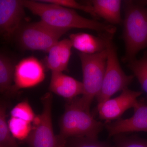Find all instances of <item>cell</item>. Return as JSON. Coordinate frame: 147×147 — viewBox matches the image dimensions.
<instances>
[{
  "mask_svg": "<svg viewBox=\"0 0 147 147\" xmlns=\"http://www.w3.org/2000/svg\"><path fill=\"white\" fill-rule=\"evenodd\" d=\"M68 31L56 28L40 21L22 24L14 36L24 50L48 53Z\"/></svg>",
  "mask_w": 147,
  "mask_h": 147,
  "instance_id": "5b68a950",
  "label": "cell"
},
{
  "mask_svg": "<svg viewBox=\"0 0 147 147\" xmlns=\"http://www.w3.org/2000/svg\"><path fill=\"white\" fill-rule=\"evenodd\" d=\"M107 63L102 87L96 98L100 105L118 92L127 88L134 79V75L125 74L121 68L117 51L113 39L109 40L107 47Z\"/></svg>",
  "mask_w": 147,
  "mask_h": 147,
  "instance_id": "8992f818",
  "label": "cell"
},
{
  "mask_svg": "<svg viewBox=\"0 0 147 147\" xmlns=\"http://www.w3.org/2000/svg\"><path fill=\"white\" fill-rule=\"evenodd\" d=\"M133 108L134 114L130 118L119 119L113 123H105V127L110 137L134 131L147 132L146 101L138 100Z\"/></svg>",
  "mask_w": 147,
  "mask_h": 147,
  "instance_id": "8fae6325",
  "label": "cell"
},
{
  "mask_svg": "<svg viewBox=\"0 0 147 147\" xmlns=\"http://www.w3.org/2000/svg\"><path fill=\"white\" fill-rule=\"evenodd\" d=\"M45 78L44 67L34 57L25 58L15 66L14 84L8 93H15L21 89L35 86Z\"/></svg>",
  "mask_w": 147,
  "mask_h": 147,
  "instance_id": "ba28073f",
  "label": "cell"
},
{
  "mask_svg": "<svg viewBox=\"0 0 147 147\" xmlns=\"http://www.w3.org/2000/svg\"><path fill=\"white\" fill-rule=\"evenodd\" d=\"M53 96L51 93L41 97L42 110L34 121L32 131L26 141L30 147H58L61 138L55 136L52 121Z\"/></svg>",
  "mask_w": 147,
  "mask_h": 147,
  "instance_id": "52a82bcc",
  "label": "cell"
},
{
  "mask_svg": "<svg viewBox=\"0 0 147 147\" xmlns=\"http://www.w3.org/2000/svg\"><path fill=\"white\" fill-rule=\"evenodd\" d=\"M6 104L1 102L0 106V147H19L9 127L6 119Z\"/></svg>",
  "mask_w": 147,
  "mask_h": 147,
  "instance_id": "ac0fdd59",
  "label": "cell"
},
{
  "mask_svg": "<svg viewBox=\"0 0 147 147\" xmlns=\"http://www.w3.org/2000/svg\"><path fill=\"white\" fill-rule=\"evenodd\" d=\"M116 147H147V139L136 136L119 137L116 139Z\"/></svg>",
  "mask_w": 147,
  "mask_h": 147,
  "instance_id": "7402d4cb",
  "label": "cell"
},
{
  "mask_svg": "<svg viewBox=\"0 0 147 147\" xmlns=\"http://www.w3.org/2000/svg\"><path fill=\"white\" fill-rule=\"evenodd\" d=\"M7 123L12 136L20 141L26 140L32 128L30 123L12 117L7 121Z\"/></svg>",
  "mask_w": 147,
  "mask_h": 147,
  "instance_id": "d6986e66",
  "label": "cell"
},
{
  "mask_svg": "<svg viewBox=\"0 0 147 147\" xmlns=\"http://www.w3.org/2000/svg\"><path fill=\"white\" fill-rule=\"evenodd\" d=\"M122 38L125 53L122 61L127 63L147 47V7L134 1L124 2Z\"/></svg>",
  "mask_w": 147,
  "mask_h": 147,
  "instance_id": "7a4b0ae2",
  "label": "cell"
},
{
  "mask_svg": "<svg viewBox=\"0 0 147 147\" xmlns=\"http://www.w3.org/2000/svg\"><path fill=\"white\" fill-rule=\"evenodd\" d=\"M60 138V142L59 145V147H66L65 140V139H62L61 137Z\"/></svg>",
  "mask_w": 147,
  "mask_h": 147,
  "instance_id": "d4e9b609",
  "label": "cell"
},
{
  "mask_svg": "<svg viewBox=\"0 0 147 147\" xmlns=\"http://www.w3.org/2000/svg\"><path fill=\"white\" fill-rule=\"evenodd\" d=\"M11 117L16 118L32 123L35 119L33 110L27 101H22L15 105L10 112Z\"/></svg>",
  "mask_w": 147,
  "mask_h": 147,
  "instance_id": "ffe728a7",
  "label": "cell"
},
{
  "mask_svg": "<svg viewBox=\"0 0 147 147\" xmlns=\"http://www.w3.org/2000/svg\"><path fill=\"white\" fill-rule=\"evenodd\" d=\"M111 39L113 38H106L100 36H95L84 32L72 34L69 35V38L72 47L80 53L88 55L106 50L108 40Z\"/></svg>",
  "mask_w": 147,
  "mask_h": 147,
  "instance_id": "5bb4252c",
  "label": "cell"
},
{
  "mask_svg": "<svg viewBox=\"0 0 147 147\" xmlns=\"http://www.w3.org/2000/svg\"><path fill=\"white\" fill-rule=\"evenodd\" d=\"M135 2L140 5L146 6L147 5V0H144V1H135Z\"/></svg>",
  "mask_w": 147,
  "mask_h": 147,
  "instance_id": "cb8c5ba5",
  "label": "cell"
},
{
  "mask_svg": "<svg viewBox=\"0 0 147 147\" xmlns=\"http://www.w3.org/2000/svg\"><path fill=\"white\" fill-rule=\"evenodd\" d=\"M15 66L11 59L1 53L0 55V91L8 93L12 88Z\"/></svg>",
  "mask_w": 147,
  "mask_h": 147,
  "instance_id": "2e32d148",
  "label": "cell"
},
{
  "mask_svg": "<svg viewBox=\"0 0 147 147\" xmlns=\"http://www.w3.org/2000/svg\"><path fill=\"white\" fill-rule=\"evenodd\" d=\"M72 46L69 39L59 40L48 51L45 65L51 71L63 72L67 70Z\"/></svg>",
  "mask_w": 147,
  "mask_h": 147,
  "instance_id": "4fadbf2b",
  "label": "cell"
},
{
  "mask_svg": "<svg viewBox=\"0 0 147 147\" xmlns=\"http://www.w3.org/2000/svg\"><path fill=\"white\" fill-rule=\"evenodd\" d=\"M24 5L40 21L60 29H86L92 30L102 37L114 36L116 27L83 17L74 9L40 1L24 0Z\"/></svg>",
  "mask_w": 147,
  "mask_h": 147,
  "instance_id": "6da1fadb",
  "label": "cell"
},
{
  "mask_svg": "<svg viewBox=\"0 0 147 147\" xmlns=\"http://www.w3.org/2000/svg\"><path fill=\"white\" fill-rule=\"evenodd\" d=\"M71 147H113L97 139L82 137L72 138Z\"/></svg>",
  "mask_w": 147,
  "mask_h": 147,
  "instance_id": "603a6c76",
  "label": "cell"
},
{
  "mask_svg": "<svg viewBox=\"0 0 147 147\" xmlns=\"http://www.w3.org/2000/svg\"><path fill=\"white\" fill-rule=\"evenodd\" d=\"M25 8L22 0H0L1 35L7 38L14 36L23 24Z\"/></svg>",
  "mask_w": 147,
  "mask_h": 147,
  "instance_id": "9c48e42d",
  "label": "cell"
},
{
  "mask_svg": "<svg viewBox=\"0 0 147 147\" xmlns=\"http://www.w3.org/2000/svg\"><path fill=\"white\" fill-rule=\"evenodd\" d=\"M43 2L50 3L72 9H78L89 13L95 18H98L92 7L90 5L82 4L74 0H40Z\"/></svg>",
  "mask_w": 147,
  "mask_h": 147,
  "instance_id": "44dd1931",
  "label": "cell"
},
{
  "mask_svg": "<svg viewBox=\"0 0 147 147\" xmlns=\"http://www.w3.org/2000/svg\"><path fill=\"white\" fill-rule=\"evenodd\" d=\"M127 66L138 79L142 88L147 94V51H145L140 59L137 58L129 61Z\"/></svg>",
  "mask_w": 147,
  "mask_h": 147,
  "instance_id": "e0dca14e",
  "label": "cell"
},
{
  "mask_svg": "<svg viewBox=\"0 0 147 147\" xmlns=\"http://www.w3.org/2000/svg\"><path fill=\"white\" fill-rule=\"evenodd\" d=\"M121 1L119 0H93L91 1L98 18H102L110 25H119L122 22L121 17Z\"/></svg>",
  "mask_w": 147,
  "mask_h": 147,
  "instance_id": "9a60e30c",
  "label": "cell"
},
{
  "mask_svg": "<svg viewBox=\"0 0 147 147\" xmlns=\"http://www.w3.org/2000/svg\"><path fill=\"white\" fill-rule=\"evenodd\" d=\"M59 136L67 138H86L97 139L105 123L96 120L86 111L80 102V97L69 100L59 122Z\"/></svg>",
  "mask_w": 147,
  "mask_h": 147,
  "instance_id": "3957f363",
  "label": "cell"
},
{
  "mask_svg": "<svg viewBox=\"0 0 147 147\" xmlns=\"http://www.w3.org/2000/svg\"><path fill=\"white\" fill-rule=\"evenodd\" d=\"M142 94V92L131 90L128 88L124 89L117 97L98 105L99 118L105 121V123L119 119L125 111L134 108Z\"/></svg>",
  "mask_w": 147,
  "mask_h": 147,
  "instance_id": "30bf717a",
  "label": "cell"
},
{
  "mask_svg": "<svg viewBox=\"0 0 147 147\" xmlns=\"http://www.w3.org/2000/svg\"><path fill=\"white\" fill-rule=\"evenodd\" d=\"M79 56L82 65L84 86L80 102L84 109L90 112L92 102L99 94L102 87L108 57L107 49L91 55L79 53Z\"/></svg>",
  "mask_w": 147,
  "mask_h": 147,
  "instance_id": "277c9868",
  "label": "cell"
},
{
  "mask_svg": "<svg viewBox=\"0 0 147 147\" xmlns=\"http://www.w3.org/2000/svg\"><path fill=\"white\" fill-rule=\"evenodd\" d=\"M49 89L52 92L69 100L83 94V83L63 72L51 71Z\"/></svg>",
  "mask_w": 147,
  "mask_h": 147,
  "instance_id": "7c38bea8",
  "label": "cell"
}]
</instances>
